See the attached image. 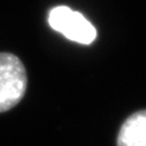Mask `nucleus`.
Returning a JSON list of instances; mask_svg holds the SVG:
<instances>
[{
    "instance_id": "f257e3e1",
    "label": "nucleus",
    "mask_w": 146,
    "mask_h": 146,
    "mask_svg": "<svg viewBox=\"0 0 146 146\" xmlns=\"http://www.w3.org/2000/svg\"><path fill=\"white\" fill-rule=\"evenodd\" d=\"M28 78L24 64L16 55L0 52V113L12 110L26 93Z\"/></svg>"
},
{
    "instance_id": "f03ea898",
    "label": "nucleus",
    "mask_w": 146,
    "mask_h": 146,
    "mask_svg": "<svg viewBox=\"0 0 146 146\" xmlns=\"http://www.w3.org/2000/svg\"><path fill=\"white\" fill-rule=\"evenodd\" d=\"M48 23L52 29L61 33L69 40L81 44H91L98 36L91 22L80 12L72 10L66 5L52 8L48 15Z\"/></svg>"
},
{
    "instance_id": "7ed1b4c3",
    "label": "nucleus",
    "mask_w": 146,
    "mask_h": 146,
    "mask_svg": "<svg viewBox=\"0 0 146 146\" xmlns=\"http://www.w3.org/2000/svg\"><path fill=\"white\" fill-rule=\"evenodd\" d=\"M117 146H146V110L125 118L117 135Z\"/></svg>"
}]
</instances>
